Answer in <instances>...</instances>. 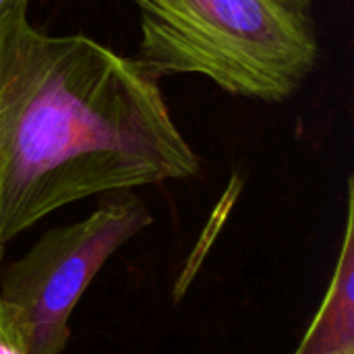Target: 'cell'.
<instances>
[{"instance_id":"obj_2","label":"cell","mask_w":354,"mask_h":354,"mask_svg":"<svg viewBox=\"0 0 354 354\" xmlns=\"http://www.w3.org/2000/svg\"><path fill=\"white\" fill-rule=\"evenodd\" d=\"M135 60L158 81L203 75L259 102L288 100L315 68L319 46L305 10L282 0H133Z\"/></svg>"},{"instance_id":"obj_1","label":"cell","mask_w":354,"mask_h":354,"mask_svg":"<svg viewBox=\"0 0 354 354\" xmlns=\"http://www.w3.org/2000/svg\"><path fill=\"white\" fill-rule=\"evenodd\" d=\"M199 172L158 79L81 35L0 21V247L91 195Z\"/></svg>"},{"instance_id":"obj_3","label":"cell","mask_w":354,"mask_h":354,"mask_svg":"<svg viewBox=\"0 0 354 354\" xmlns=\"http://www.w3.org/2000/svg\"><path fill=\"white\" fill-rule=\"evenodd\" d=\"M108 195L87 218L44 232L0 276V301L17 319L31 354H62L71 340V315L97 272L153 224L135 193Z\"/></svg>"},{"instance_id":"obj_4","label":"cell","mask_w":354,"mask_h":354,"mask_svg":"<svg viewBox=\"0 0 354 354\" xmlns=\"http://www.w3.org/2000/svg\"><path fill=\"white\" fill-rule=\"evenodd\" d=\"M295 354H354V187L348 180L346 220L326 297Z\"/></svg>"},{"instance_id":"obj_6","label":"cell","mask_w":354,"mask_h":354,"mask_svg":"<svg viewBox=\"0 0 354 354\" xmlns=\"http://www.w3.org/2000/svg\"><path fill=\"white\" fill-rule=\"evenodd\" d=\"M29 0H0V21H4L8 15H12L19 8H27Z\"/></svg>"},{"instance_id":"obj_7","label":"cell","mask_w":354,"mask_h":354,"mask_svg":"<svg viewBox=\"0 0 354 354\" xmlns=\"http://www.w3.org/2000/svg\"><path fill=\"white\" fill-rule=\"evenodd\" d=\"M282 2H286V4H290V6H295V8H299V10H305V8L309 6L311 0H282Z\"/></svg>"},{"instance_id":"obj_8","label":"cell","mask_w":354,"mask_h":354,"mask_svg":"<svg viewBox=\"0 0 354 354\" xmlns=\"http://www.w3.org/2000/svg\"><path fill=\"white\" fill-rule=\"evenodd\" d=\"M2 249H4V247H0V259H2Z\"/></svg>"},{"instance_id":"obj_5","label":"cell","mask_w":354,"mask_h":354,"mask_svg":"<svg viewBox=\"0 0 354 354\" xmlns=\"http://www.w3.org/2000/svg\"><path fill=\"white\" fill-rule=\"evenodd\" d=\"M0 354H31L27 340L8 311V307L0 301Z\"/></svg>"}]
</instances>
